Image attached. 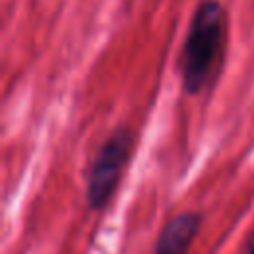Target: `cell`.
<instances>
[{"mask_svg": "<svg viewBox=\"0 0 254 254\" xmlns=\"http://www.w3.org/2000/svg\"><path fill=\"white\" fill-rule=\"evenodd\" d=\"M202 224L198 212H181L173 216L159 232L153 254H189L190 244L194 242Z\"/></svg>", "mask_w": 254, "mask_h": 254, "instance_id": "obj_3", "label": "cell"}, {"mask_svg": "<svg viewBox=\"0 0 254 254\" xmlns=\"http://www.w3.org/2000/svg\"><path fill=\"white\" fill-rule=\"evenodd\" d=\"M240 254H254V228H252V232L248 234V238H246V242H244Z\"/></svg>", "mask_w": 254, "mask_h": 254, "instance_id": "obj_4", "label": "cell"}, {"mask_svg": "<svg viewBox=\"0 0 254 254\" xmlns=\"http://www.w3.org/2000/svg\"><path fill=\"white\" fill-rule=\"evenodd\" d=\"M228 18L218 0H202L189 22L179 54V75L187 95H198L218 75L226 52Z\"/></svg>", "mask_w": 254, "mask_h": 254, "instance_id": "obj_1", "label": "cell"}, {"mask_svg": "<svg viewBox=\"0 0 254 254\" xmlns=\"http://www.w3.org/2000/svg\"><path fill=\"white\" fill-rule=\"evenodd\" d=\"M135 151V133L121 125L107 135L87 173L85 198L89 208L101 210L115 194L125 167L129 165Z\"/></svg>", "mask_w": 254, "mask_h": 254, "instance_id": "obj_2", "label": "cell"}]
</instances>
